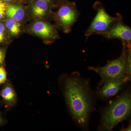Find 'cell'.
I'll use <instances>...</instances> for the list:
<instances>
[{"label": "cell", "instance_id": "1", "mask_svg": "<svg viewBox=\"0 0 131 131\" xmlns=\"http://www.w3.org/2000/svg\"><path fill=\"white\" fill-rule=\"evenodd\" d=\"M64 92L73 118L83 128H86L93 105L89 83L77 77H69L65 80Z\"/></svg>", "mask_w": 131, "mask_h": 131}, {"label": "cell", "instance_id": "2", "mask_svg": "<svg viewBox=\"0 0 131 131\" xmlns=\"http://www.w3.org/2000/svg\"><path fill=\"white\" fill-rule=\"evenodd\" d=\"M131 110L130 93L126 91L104 110L99 130H112L120 122L129 117Z\"/></svg>", "mask_w": 131, "mask_h": 131}, {"label": "cell", "instance_id": "3", "mask_svg": "<svg viewBox=\"0 0 131 131\" xmlns=\"http://www.w3.org/2000/svg\"><path fill=\"white\" fill-rule=\"evenodd\" d=\"M89 69L98 73L102 83L107 80L121 79L129 76L127 71V53L124 50L118 58L110 61L105 66L89 67Z\"/></svg>", "mask_w": 131, "mask_h": 131}, {"label": "cell", "instance_id": "4", "mask_svg": "<svg viewBox=\"0 0 131 131\" xmlns=\"http://www.w3.org/2000/svg\"><path fill=\"white\" fill-rule=\"evenodd\" d=\"M59 8L55 15L56 20L65 32H69L78 16L75 2L65 0L59 4Z\"/></svg>", "mask_w": 131, "mask_h": 131}, {"label": "cell", "instance_id": "5", "mask_svg": "<svg viewBox=\"0 0 131 131\" xmlns=\"http://www.w3.org/2000/svg\"><path fill=\"white\" fill-rule=\"evenodd\" d=\"M116 18L108 14L103 7L100 6L97 9L96 16L86 32V36L94 33H103L108 30Z\"/></svg>", "mask_w": 131, "mask_h": 131}, {"label": "cell", "instance_id": "6", "mask_svg": "<svg viewBox=\"0 0 131 131\" xmlns=\"http://www.w3.org/2000/svg\"><path fill=\"white\" fill-rule=\"evenodd\" d=\"M130 77L127 76L116 80H107L103 82V86L96 91V95L102 98H107L115 95L121 89Z\"/></svg>", "mask_w": 131, "mask_h": 131}, {"label": "cell", "instance_id": "7", "mask_svg": "<svg viewBox=\"0 0 131 131\" xmlns=\"http://www.w3.org/2000/svg\"><path fill=\"white\" fill-rule=\"evenodd\" d=\"M30 30L34 34L45 40H54L58 37L55 27L46 21L34 22L31 26Z\"/></svg>", "mask_w": 131, "mask_h": 131}, {"label": "cell", "instance_id": "8", "mask_svg": "<svg viewBox=\"0 0 131 131\" xmlns=\"http://www.w3.org/2000/svg\"><path fill=\"white\" fill-rule=\"evenodd\" d=\"M103 34L108 38H119L128 42L130 41L131 39L130 28L121 22L115 25Z\"/></svg>", "mask_w": 131, "mask_h": 131}, {"label": "cell", "instance_id": "9", "mask_svg": "<svg viewBox=\"0 0 131 131\" xmlns=\"http://www.w3.org/2000/svg\"><path fill=\"white\" fill-rule=\"evenodd\" d=\"M0 96L3 103L7 106L12 107L17 101L16 91L10 81L7 80L0 90Z\"/></svg>", "mask_w": 131, "mask_h": 131}, {"label": "cell", "instance_id": "10", "mask_svg": "<svg viewBox=\"0 0 131 131\" xmlns=\"http://www.w3.org/2000/svg\"><path fill=\"white\" fill-rule=\"evenodd\" d=\"M30 8L33 16L41 18L46 16L51 5L45 0H30Z\"/></svg>", "mask_w": 131, "mask_h": 131}, {"label": "cell", "instance_id": "11", "mask_svg": "<svg viewBox=\"0 0 131 131\" xmlns=\"http://www.w3.org/2000/svg\"><path fill=\"white\" fill-rule=\"evenodd\" d=\"M6 15L19 22L24 19L25 16V10L20 3H7Z\"/></svg>", "mask_w": 131, "mask_h": 131}, {"label": "cell", "instance_id": "12", "mask_svg": "<svg viewBox=\"0 0 131 131\" xmlns=\"http://www.w3.org/2000/svg\"><path fill=\"white\" fill-rule=\"evenodd\" d=\"M19 22L8 18L6 22V27L10 34L14 36L18 35L21 31Z\"/></svg>", "mask_w": 131, "mask_h": 131}, {"label": "cell", "instance_id": "13", "mask_svg": "<svg viewBox=\"0 0 131 131\" xmlns=\"http://www.w3.org/2000/svg\"><path fill=\"white\" fill-rule=\"evenodd\" d=\"M7 74L3 66H0V85L4 84L7 80Z\"/></svg>", "mask_w": 131, "mask_h": 131}, {"label": "cell", "instance_id": "14", "mask_svg": "<svg viewBox=\"0 0 131 131\" xmlns=\"http://www.w3.org/2000/svg\"><path fill=\"white\" fill-rule=\"evenodd\" d=\"M7 3L0 0V20L3 18L6 15Z\"/></svg>", "mask_w": 131, "mask_h": 131}, {"label": "cell", "instance_id": "15", "mask_svg": "<svg viewBox=\"0 0 131 131\" xmlns=\"http://www.w3.org/2000/svg\"><path fill=\"white\" fill-rule=\"evenodd\" d=\"M5 25L0 23V43H2L5 39Z\"/></svg>", "mask_w": 131, "mask_h": 131}, {"label": "cell", "instance_id": "16", "mask_svg": "<svg viewBox=\"0 0 131 131\" xmlns=\"http://www.w3.org/2000/svg\"><path fill=\"white\" fill-rule=\"evenodd\" d=\"M6 51L4 49L0 48V66H3L5 63Z\"/></svg>", "mask_w": 131, "mask_h": 131}, {"label": "cell", "instance_id": "17", "mask_svg": "<svg viewBox=\"0 0 131 131\" xmlns=\"http://www.w3.org/2000/svg\"><path fill=\"white\" fill-rule=\"evenodd\" d=\"M7 3H21L24 2V0H2Z\"/></svg>", "mask_w": 131, "mask_h": 131}, {"label": "cell", "instance_id": "18", "mask_svg": "<svg viewBox=\"0 0 131 131\" xmlns=\"http://www.w3.org/2000/svg\"><path fill=\"white\" fill-rule=\"evenodd\" d=\"M5 121L2 117L1 113L0 112V127L2 126L5 124Z\"/></svg>", "mask_w": 131, "mask_h": 131}, {"label": "cell", "instance_id": "19", "mask_svg": "<svg viewBox=\"0 0 131 131\" xmlns=\"http://www.w3.org/2000/svg\"><path fill=\"white\" fill-rule=\"evenodd\" d=\"M50 4L51 6L54 5L55 3V0H45Z\"/></svg>", "mask_w": 131, "mask_h": 131}, {"label": "cell", "instance_id": "20", "mask_svg": "<svg viewBox=\"0 0 131 131\" xmlns=\"http://www.w3.org/2000/svg\"><path fill=\"white\" fill-rule=\"evenodd\" d=\"M64 1L65 0H55V3H56L57 4L59 5L60 3Z\"/></svg>", "mask_w": 131, "mask_h": 131}, {"label": "cell", "instance_id": "21", "mask_svg": "<svg viewBox=\"0 0 131 131\" xmlns=\"http://www.w3.org/2000/svg\"><path fill=\"white\" fill-rule=\"evenodd\" d=\"M24 1H25V0H24Z\"/></svg>", "mask_w": 131, "mask_h": 131}]
</instances>
